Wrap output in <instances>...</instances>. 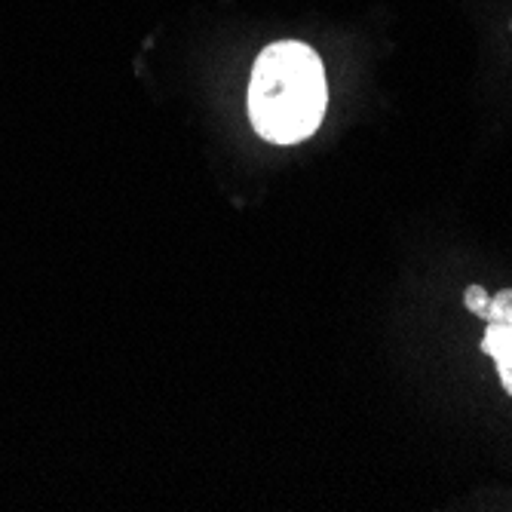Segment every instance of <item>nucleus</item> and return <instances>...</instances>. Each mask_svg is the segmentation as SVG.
Returning a JSON list of instances; mask_svg holds the SVG:
<instances>
[{
  "label": "nucleus",
  "mask_w": 512,
  "mask_h": 512,
  "mask_svg": "<svg viewBox=\"0 0 512 512\" xmlns=\"http://www.w3.org/2000/svg\"><path fill=\"white\" fill-rule=\"evenodd\" d=\"M329 105L325 68L301 40H276L255 59L246 108L252 129L270 145H298L310 138Z\"/></svg>",
  "instance_id": "1"
},
{
  "label": "nucleus",
  "mask_w": 512,
  "mask_h": 512,
  "mask_svg": "<svg viewBox=\"0 0 512 512\" xmlns=\"http://www.w3.org/2000/svg\"><path fill=\"white\" fill-rule=\"evenodd\" d=\"M463 304H467V310L473 316L488 322L479 350L494 359L497 378H500L506 396H512V289L488 295L482 286H467Z\"/></svg>",
  "instance_id": "2"
}]
</instances>
